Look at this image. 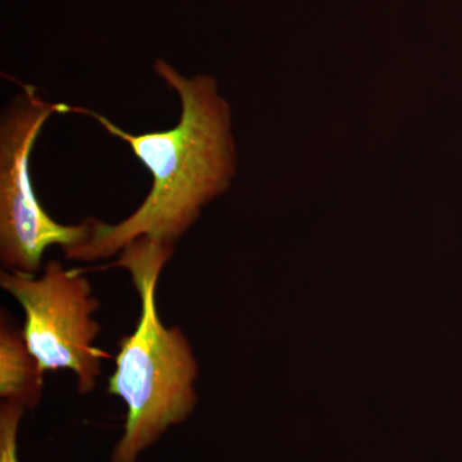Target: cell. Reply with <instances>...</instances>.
Instances as JSON below:
<instances>
[{
    "mask_svg": "<svg viewBox=\"0 0 462 462\" xmlns=\"http://www.w3.org/2000/svg\"><path fill=\"white\" fill-rule=\"evenodd\" d=\"M173 248L139 238L118 254L115 266L132 275L141 300V316L132 334L118 343L109 394L126 404L124 436L112 462H136L172 425L189 418L196 407L199 366L180 328H169L158 315L156 291Z\"/></svg>",
    "mask_w": 462,
    "mask_h": 462,
    "instance_id": "obj_2",
    "label": "cell"
},
{
    "mask_svg": "<svg viewBox=\"0 0 462 462\" xmlns=\"http://www.w3.org/2000/svg\"><path fill=\"white\" fill-rule=\"evenodd\" d=\"M0 285L25 312L23 338L42 374L71 372L79 393H90L109 356L96 346L100 325L94 314L99 300L89 279L50 261L41 276L2 270Z\"/></svg>",
    "mask_w": 462,
    "mask_h": 462,
    "instance_id": "obj_4",
    "label": "cell"
},
{
    "mask_svg": "<svg viewBox=\"0 0 462 462\" xmlns=\"http://www.w3.org/2000/svg\"><path fill=\"white\" fill-rule=\"evenodd\" d=\"M21 87L0 123V261L3 270L36 273L51 245L66 251L87 242L91 217L56 223L39 202L30 172L33 144L51 115L72 107L47 102L32 85Z\"/></svg>",
    "mask_w": 462,
    "mask_h": 462,
    "instance_id": "obj_3",
    "label": "cell"
},
{
    "mask_svg": "<svg viewBox=\"0 0 462 462\" xmlns=\"http://www.w3.org/2000/svg\"><path fill=\"white\" fill-rule=\"evenodd\" d=\"M44 375L23 338L5 314L0 320V397L33 409L41 401Z\"/></svg>",
    "mask_w": 462,
    "mask_h": 462,
    "instance_id": "obj_5",
    "label": "cell"
},
{
    "mask_svg": "<svg viewBox=\"0 0 462 462\" xmlns=\"http://www.w3.org/2000/svg\"><path fill=\"white\" fill-rule=\"evenodd\" d=\"M153 69L180 99V118L172 129L134 135L96 112L71 108L123 139L151 172L152 187L142 205L120 223L91 217L87 242L63 251L69 260L114 257L139 238L175 248L202 209L229 189L236 175V144L229 105L218 94L215 79L206 74L187 78L162 58Z\"/></svg>",
    "mask_w": 462,
    "mask_h": 462,
    "instance_id": "obj_1",
    "label": "cell"
},
{
    "mask_svg": "<svg viewBox=\"0 0 462 462\" xmlns=\"http://www.w3.org/2000/svg\"><path fill=\"white\" fill-rule=\"evenodd\" d=\"M25 407L2 401L0 407V462H20L17 456V433Z\"/></svg>",
    "mask_w": 462,
    "mask_h": 462,
    "instance_id": "obj_6",
    "label": "cell"
}]
</instances>
